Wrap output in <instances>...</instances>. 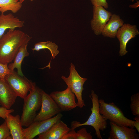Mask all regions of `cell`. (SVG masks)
<instances>
[{"label":"cell","instance_id":"19","mask_svg":"<svg viewBox=\"0 0 139 139\" xmlns=\"http://www.w3.org/2000/svg\"><path fill=\"white\" fill-rule=\"evenodd\" d=\"M58 48V46L55 43L48 41L36 43L35 44L34 48H32V50L33 51L35 50L37 51H39L41 49H48L49 50L51 54L52 57L48 65L45 67H48L50 68V63L52 58L54 59L59 53Z\"/></svg>","mask_w":139,"mask_h":139},{"label":"cell","instance_id":"12","mask_svg":"<svg viewBox=\"0 0 139 139\" xmlns=\"http://www.w3.org/2000/svg\"><path fill=\"white\" fill-rule=\"evenodd\" d=\"M110 131L108 139H139L136 129L110 122Z\"/></svg>","mask_w":139,"mask_h":139},{"label":"cell","instance_id":"7","mask_svg":"<svg viewBox=\"0 0 139 139\" xmlns=\"http://www.w3.org/2000/svg\"><path fill=\"white\" fill-rule=\"evenodd\" d=\"M62 115L59 113L51 118L33 122L26 128H23L24 139H32L48 131L55 123L61 120Z\"/></svg>","mask_w":139,"mask_h":139},{"label":"cell","instance_id":"13","mask_svg":"<svg viewBox=\"0 0 139 139\" xmlns=\"http://www.w3.org/2000/svg\"><path fill=\"white\" fill-rule=\"evenodd\" d=\"M18 97L5 80L0 79V105L10 109Z\"/></svg>","mask_w":139,"mask_h":139},{"label":"cell","instance_id":"11","mask_svg":"<svg viewBox=\"0 0 139 139\" xmlns=\"http://www.w3.org/2000/svg\"><path fill=\"white\" fill-rule=\"evenodd\" d=\"M139 32L136 25H132L129 24L124 23L118 29L116 37L120 43L119 53L120 56H124L128 52L126 45L131 39L138 34Z\"/></svg>","mask_w":139,"mask_h":139},{"label":"cell","instance_id":"30","mask_svg":"<svg viewBox=\"0 0 139 139\" xmlns=\"http://www.w3.org/2000/svg\"><path fill=\"white\" fill-rule=\"evenodd\" d=\"M25 0H19V1L22 3ZM31 1H33V0H28Z\"/></svg>","mask_w":139,"mask_h":139},{"label":"cell","instance_id":"25","mask_svg":"<svg viewBox=\"0 0 139 139\" xmlns=\"http://www.w3.org/2000/svg\"><path fill=\"white\" fill-rule=\"evenodd\" d=\"M14 111L13 109H8L2 107H0V117L6 119L7 115Z\"/></svg>","mask_w":139,"mask_h":139},{"label":"cell","instance_id":"14","mask_svg":"<svg viewBox=\"0 0 139 139\" xmlns=\"http://www.w3.org/2000/svg\"><path fill=\"white\" fill-rule=\"evenodd\" d=\"M61 120L54 124L47 131L38 135V139H62L71 130Z\"/></svg>","mask_w":139,"mask_h":139},{"label":"cell","instance_id":"17","mask_svg":"<svg viewBox=\"0 0 139 139\" xmlns=\"http://www.w3.org/2000/svg\"><path fill=\"white\" fill-rule=\"evenodd\" d=\"M124 23V21L119 15L112 14L105 26L101 34L104 37L114 38L116 37L118 29Z\"/></svg>","mask_w":139,"mask_h":139},{"label":"cell","instance_id":"3","mask_svg":"<svg viewBox=\"0 0 139 139\" xmlns=\"http://www.w3.org/2000/svg\"><path fill=\"white\" fill-rule=\"evenodd\" d=\"M91 100L92 107L91 108V113L87 120L83 123H81L76 121H73L71 123V129H74L79 127L85 125L92 127L95 131V135L99 139L102 138L100 130L103 131L107 127V120L100 114L99 111L100 104L98 101V97L93 90L91 91L89 96Z\"/></svg>","mask_w":139,"mask_h":139},{"label":"cell","instance_id":"2","mask_svg":"<svg viewBox=\"0 0 139 139\" xmlns=\"http://www.w3.org/2000/svg\"><path fill=\"white\" fill-rule=\"evenodd\" d=\"M42 89L32 82L29 93L23 99L22 112L20 118L22 126L28 127L32 123L37 111L40 108L42 100Z\"/></svg>","mask_w":139,"mask_h":139},{"label":"cell","instance_id":"26","mask_svg":"<svg viewBox=\"0 0 139 139\" xmlns=\"http://www.w3.org/2000/svg\"><path fill=\"white\" fill-rule=\"evenodd\" d=\"M90 1L93 6H102L106 9L108 7L106 0H90Z\"/></svg>","mask_w":139,"mask_h":139},{"label":"cell","instance_id":"6","mask_svg":"<svg viewBox=\"0 0 139 139\" xmlns=\"http://www.w3.org/2000/svg\"><path fill=\"white\" fill-rule=\"evenodd\" d=\"M5 80L18 97L24 99L31 89L32 82L19 75L14 70L5 77Z\"/></svg>","mask_w":139,"mask_h":139},{"label":"cell","instance_id":"22","mask_svg":"<svg viewBox=\"0 0 139 139\" xmlns=\"http://www.w3.org/2000/svg\"><path fill=\"white\" fill-rule=\"evenodd\" d=\"M0 139H12L10 129L5 120L0 125Z\"/></svg>","mask_w":139,"mask_h":139},{"label":"cell","instance_id":"9","mask_svg":"<svg viewBox=\"0 0 139 139\" xmlns=\"http://www.w3.org/2000/svg\"><path fill=\"white\" fill-rule=\"evenodd\" d=\"M50 95L62 111H69L77 106L75 95L68 86L63 91H54Z\"/></svg>","mask_w":139,"mask_h":139},{"label":"cell","instance_id":"1","mask_svg":"<svg viewBox=\"0 0 139 139\" xmlns=\"http://www.w3.org/2000/svg\"><path fill=\"white\" fill-rule=\"evenodd\" d=\"M31 38L22 31L9 29L0 39V63L8 64L12 62L21 47L28 44Z\"/></svg>","mask_w":139,"mask_h":139},{"label":"cell","instance_id":"21","mask_svg":"<svg viewBox=\"0 0 139 139\" xmlns=\"http://www.w3.org/2000/svg\"><path fill=\"white\" fill-rule=\"evenodd\" d=\"M130 108L133 115L139 116V93L132 95L131 98Z\"/></svg>","mask_w":139,"mask_h":139},{"label":"cell","instance_id":"32","mask_svg":"<svg viewBox=\"0 0 139 139\" xmlns=\"http://www.w3.org/2000/svg\"></svg>","mask_w":139,"mask_h":139},{"label":"cell","instance_id":"23","mask_svg":"<svg viewBox=\"0 0 139 139\" xmlns=\"http://www.w3.org/2000/svg\"><path fill=\"white\" fill-rule=\"evenodd\" d=\"M76 133L77 139H93V137L91 133L88 132L85 127L81 128Z\"/></svg>","mask_w":139,"mask_h":139},{"label":"cell","instance_id":"20","mask_svg":"<svg viewBox=\"0 0 139 139\" xmlns=\"http://www.w3.org/2000/svg\"><path fill=\"white\" fill-rule=\"evenodd\" d=\"M22 3L18 0H0V12L2 13L8 11L15 13L21 8Z\"/></svg>","mask_w":139,"mask_h":139},{"label":"cell","instance_id":"24","mask_svg":"<svg viewBox=\"0 0 139 139\" xmlns=\"http://www.w3.org/2000/svg\"><path fill=\"white\" fill-rule=\"evenodd\" d=\"M11 72L8 68V64H3L0 63V79H5L6 75Z\"/></svg>","mask_w":139,"mask_h":139},{"label":"cell","instance_id":"4","mask_svg":"<svg viewBox=\"0 0 139 139\" xmlns=\"http://www.w3.org/2000/svg\"><path fill=\"white\" fill-rule=\"evenodd\" d=\"M98 101L99 112L106 120L108 119L118 125L134 128V121L125 117L121 109L114 102L106 103L102 99H98Z\"/></svg>","mask_w":139,"mask_h":139},{"label":"cell","instance_id":"29","mask_svg":"<svg viewBox=\"0 0 139 139\" xmlns=\"http://www.w3.org/2000/svg\"><path fill=\"white\" fill-rule=\"evenodd\" d=\"M139 1H137L136 3H135L133 5H130L129 6V7L131 8H136L139 7Z\"/></svg>","mask_w":139,"mask_h":139},{"label":"cell","instance_id":"27","mask_svg":"<svg viewBox=\"0 0 139 139\" xmlns=\"http://www.w3.org/2000/svg\"><path fill=\"white\" fill-rule=\"evenodd\" d=\"M62 139H77L76 132L74 129H71Z\"/></svg>","mask_w":139,"mask_h":139},{"label":"cell","instance_id":"18","mask_svg":"<svg viewBox=\"0 0 139 139\" xmlns=\"http://www.w3.org/2000/svg\"><path fill=\"white\" fill-rule=\"evenodd\" d=\"M28 44L23 45L20 48L14 59L13 63L10 64L8 67L11 71L12 72L15 68H16L17 73L20 76H24L22 71L21 65L24 58L28 56L29 54L27 50Z\"/></svg>","mask_w":139,"mask_h":139},{"label":"cell","instance_id":"8","mask_svg":"<svg viewBox=\"0 0 139 139\" xmlns=\"http://www.w3.org/2000/svg\"><path fill=\"white\" fill-rule=\"evenodd\" d=\"M41 108L40 111L37 114L34 122L48 119L62 111L50 94L43 90L42 91Z\"/></svg>","mask_w":139,"mask_h":139},{"label":"cell","instance_id":"28","mask_svg":"<svg viewBox=\"0 0 139 139\" xmlns=\"http://www.w3.org/2000/svg\"><path fill=\"white\" fill-rule=\"evenodd\" d=\"M134 118V119L135 120L134 121L133 124V126L136 128V130L138 133H139V116H136Z\"/></svg>","mask_w":139,"mask_h":139},{"label":"cell","instance_id":"31","mask_svg":"<svg viewBox=\"0 0 139 139\" xmlns=\"http://www.w3.org/2000/svg\"><path fill=\"white\" fill-rule=\"evenodd\" d=\"M131 1H132V2H133L135 0H130ZM136 1H137V0H136Z\"/></svg>","mask_w":139,"mask_h":139},{"label":"cell","instance_id":"5","mask_svg":"<svg viewBox=\"0 0 139 139\" xmlns=\"http://www.w3.org/2000/svg\"><path fill=\"white\" fill-rule=\"evenodd\" d=\"M70 72L68 77L62 76L61 78L76 95L77 100V106L82 108L85 106L82 98V92L84 89L83 85L87 79L80 76L72 63L70 64Z\"/></svg>","mask_w":139,"mask_h":139},{"label":"cell","instance_id":"15","mask_svg":"<svg viewBox=\"0 0 139 139\" xmlns=\"http://www.w3.org/2000/svg\"><path fill=\"white\" fill-rule=\"evenodd\" d=\"M24 21L20 20L11 13L5 15L2 13L0 15V39L7 29H15L24 26Z\"/></svg>","mask_w":139,"mask_h":139},{"label":"cell","instance_id":"16","mask_svg":"<svg viewBox=\"0 0 139 139\" xmlns=\"http://www.w3.org/2000/svg\"><path fill=\"white\" fill-rule=\"evenodd\" d=\"M5 120L9 128L12 139H24L23 128L19 115L14 116L10 114Z\"/></svg>","mask_w":139,"mask_h":139},{"label":"cell","instance_id":"10","mask_svg":"<svg viewBox=\"0 0 139 139\" xmlns=\"http://www.w3.org/2000/svg\"><path fill=\"white\" fill-rule=\"evenodd\" d=\"M93 18L91 21V26L95 34L99 35L101 34L112 14L102 6H93Z\"/></svg>","mask_w":139,"mask_h":139}]
</instances>
